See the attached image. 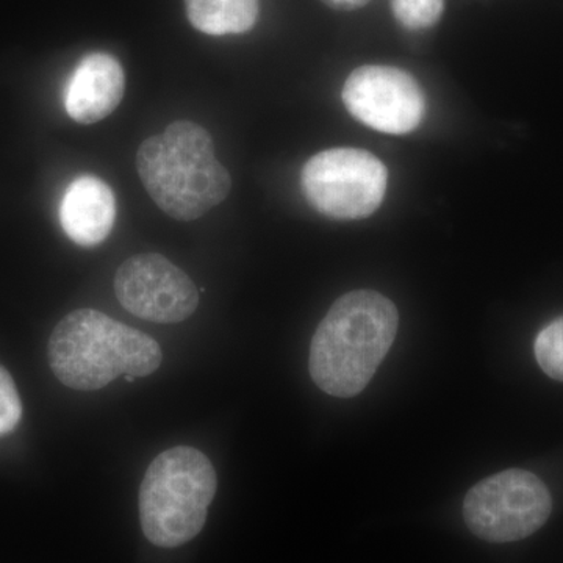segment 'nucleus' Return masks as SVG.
I'll return each mask as SVG.
<instances>
[{
    "mask_svg": "<svg viewBox=\"0 0 563 563\" xmlns=\"http://www.w3.org/2000/svg\"><path fill=\"white\" fill-rule=\"evenodd\" d=\"M398 328V309L390 299L373 290L346 292L314 332L309 358L313 383L335 398H354L387 357Z\"/></svg>",
    "mask_w": 563,
    "mask_h": 563,
    "instance_id": "obj_1",
    "label": "nucleus"
},
{
    "mask_svg": "<svg viewBox=\"0 0 563 563\" xmlns=\"http://www.w3.org/2000/svg\"><path fill=\"white\" fill-rule=\"evenodd\" d=\"M136 169L152 201L177 221L198 220L220 206L232 188L210 133L191 121L173 122L162 135L144 140Z\"/></svg>",
    "mask_w": 563,
    "mask_h": 563,
    "instance_id": "obj_2",
    "label": "nucleus"
},
{
    "mask_svg": "<svg viewBox=\"0 0 563 563\" xmlns=\"http://www.w3.org/2000/svg\"><path fill=\"white\" fill-rule=\"evenodd\" d=\"M52 373L74 390H101L120 376L146 377L162 365L161 344L92 309L74 310L52 332Z\"/></svg>",
    "mask_w": 563,
    "mask_h": 563,
    "instance_id": "obj_3",
    "label": "nucleus"
},
{
    "mask_svg": "<svg viewBox=\"0 0 563 563\" xmlns=\"http://www.w3.org/2000/svg\"><path fill=\"white\" fill-rule=\"evenodd\" d=\"M218 479L206 454L177 446L158 454L140 487L144 536L161 548L181 547L206 526Z\"/></svg>",
    "mask_w": 563,
    "mask_h": 563,
    "instance_id": "obj_4",
    "label": "nucleus"
},
{
    "mask_svg": "<svg viewBox=\"0 0 563 563\" xmlns=\"http://www.w3.org/2000/svg\"><path fill=\"white\" fill-rule=\"evenodd\" d=\"M553 512V498L536 474L507 470L474 485L463 501V520L485 542L509 543L539 531Z\"/></svg>",
    "mask_w": 563,
    "mask_h": 563,
    "instance_id": "obj_5",
    "label": "nucleus"
},
{
    "mask_svg": "<svg viewBox=\"0 0 563 563\" xmlns=\"http://www.w3.org/2000/svg\"><path fill=\"white\" fill-rule=\"evenodd\" d=\"M388 172L372 152L333 147L303 165L301 187L314 210L333 220H362L379 209Z\"/></svg>",
    "mask_w": 563,
    "mask_h": 563,
    "instance_id": "obj_6",
    "label": "nucleus"
},
{
    "mask_svg": "<svg viewBox=\"0 0 563 563\" xmlns=\"http://www.w3.org/2000/svg\"><path fill=\"white\" fill-rule=\"evenodd\" d=\"M342 98L355 120L388 135L413 132L426 113L420 84L393 66L366 65L352 70Z\"/></svg>",
    "mask_w": 563,
    "mask_h": 563,
    "instance_id": "obj_7",
    "label": "nucleus"
},
{
    "mask_svg": "<svg viewBox=\"0 0 563 563\" xmlns=\"http://www.w3.org/2000/svg\"><path fill=\"white\" fill-rule=\"evenodd\" d=\"M114 295L128 312L158 324L185 321L199 306L190 277L161 254L133 255L122 263Z\"/></svg>",
    "mask_w": 563,
    "mask_h": 563,
    "instance_id": "obj_8",
    "label": "nucleus"
},
{
    "mask_svg": "<svg viewBox=\"0 0 563 563\" xmlns=\"http://www.w3.org/2000/svg\"><path fill=\"white\" fill-rule=\"evenodd\" d=\"M125 91L121 63L106 52L81 58L65 90V109L79 124H95L120 106Z\"/></svg>",
    "mask_w": 563,
    "mask_h": 563,
    "instance_id": "obj_9",
    "label": "nucleus"
},
{
    "mask_svg": "<svg viewBox=\"0 0 563 563\" xmlns=\"http://www.w3.org/2000/svg\"><path fill=\"white\" fill-rule=\"evenodd\" d=\"M114 218L117 199L106 181L90 174L70 181L60 202V224L70 242L98 246L110 235Z\"/></svg>",
    "mask_w": 563,
    "mask_h": 563,
    "instance_id": "obj_10",
    "label": "nucleus"
},
{
    "mask_svg": "<svg viewBox=\"0 0 563 563\" xmlns=\"http://www.w3.org/2000/svg\"><path fill=\"white\" fill-rule=\"evenodd\" d=\"M187 16L196 31L211 36L240 35L258 18V0H185Z\"/></svg>",
    "mask_w": 563,
    "mask_h": 563,
    "instance_id": "obj_11",
    "label": "nucleus"
},
{
    "mask_svg": "<svg viewBox=\"0 0 563 563\" xmlns=\"http://www.w3.org/2000/svg\"><path fill=\"white\" fill-rule=\"evenodd\" d=\"M533 351H536V358L540 368L551 379L563 383V317L550 322L537 335Z\"/></svg>",
    "mask_w": 563,
    "mask_h": 563,
    "instance_id": "obj_12",
    "label": "nucleus"
},
{
    "mask_svg": "<svg viewBox=\"0 0 563 563\" xmlns=\"http://www.w3.org/2000/svg\"><path fill=\"white\" fill-rule=\"evenodd\" d=\"M443 10L444 0H391L393 16L409 31L433 27Z\"/></svg>",
    "mask_w": 563,
    "mask_h": 563,
    "instance_id": "obj_13",
    "label": "nucleus"
},
{
    "mask_svg": "<svg viewBox=\"0 0 563 563\" xmlns=\"http://www.w3.org/2000/svg\"><path fill=\"white\" fill-rule=\"evenodd\" d=\"M22 418V402L11 374L0 365V437L13 432Z\"/></svg>",
    "mask_w": 563,
    "mask_h": 563,
    "instance_id": "obj_14",
    "label": "nucleus"
},
{
    "mask_svg": "<svg viewBox=\"0 0 563 563\" xmlns=\"http://www.w3.org/2000/svg\"><path fill=\"white\" fill-rule=\"evenodd\" d=\"M325 5L336 11H354L368 5L372 0H322Z\"/></svg>",
    "mask_w": 563,
    "mask_h": 563,
    "instance_id": "obj_15",
    "label": "nucleus"
},
{
    "mask_svg": "<svg viewBox=\"0 0 563 563\" xmlns=\"http://www.w3.org/2000/svg\"><path fill=\"white\" fill-rule=\"evenodd\" d=\"M124 377H125V380H128V383H133V380H135V377L129 376V374H128V376H124Z\"/></svg>",
    "mask_w": 563,
    "mask_h": 563,
    "instance_id": "obj_16",
    "label": "nucleus"
}]
</instances>
